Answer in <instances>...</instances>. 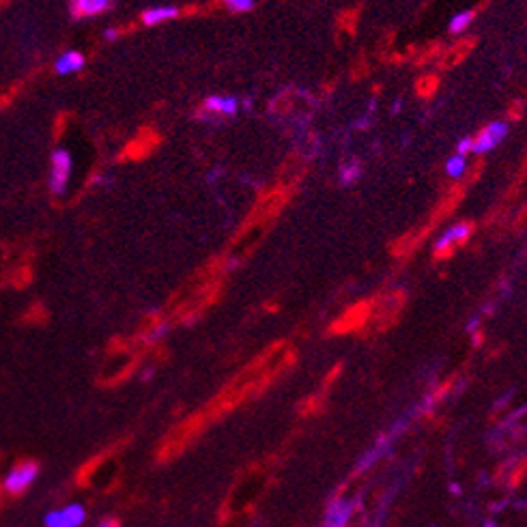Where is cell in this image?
Returning <instances> with one entry per match:
<instances>
[{
    "label": "cell",
    "instance_id": "obj_11",
    "mask_svg": "<svg viewBox=\"0 0 527 527\" xmlns=\"http://www.w3.org/2000/svg\"><path fill=\"white\" fill-rule=\"evenodd\" d=\"M471 20H473V13H471V11H463V13L455 15V17H452V22H450V33H461V31H465V29L469 26Z\"/></svg>",
    "mask_w": 527,
    "mask_h": 527
},
{
    "label": "cell",
    "instance_id": "obj_3",
    "mask_svg": "<svg viewBox=\"0 0 527 527\" xmlns=\"http://www.w3.org/2000/svg\"><path fill=\"white\" fill-rule=\"evenodd\" d=\"M506 136H508V125L506 123H501V121L491 123L480 132V136L471 142V153H478V155L489 153V151H493Z\"/></svg>",
    "mask_w": 527,
    "mask_h": 527
},
{
    "label": "cell",
    "instance_id": "obj_15",
    "mask_svg": "<svg viewBox=\"0 0 527 527\" xmlns=\"http://www.w3.org/2000/svg\"><path fill=\"white\" fill-rule=\"evenodd\" d=\"M97 527H119V523L116 521H104V523H99Z\"/></svg>",
    "mask_w": 527,
    "mask_h": 527
},
{
    "label": "cell",
    "instance_id": "obj_8",
    "mask_svg": "<svg viewBox=\"0 0 527 527\" xmlns=\"http://www.w3.org/2000/svg\"><path fill=\"white\" fill-rule=\"evenodd\" d=\"M179 15V9L177 7H170V5H160V7H153V9H146L142 13V22L146 24V26H155V24H162V22H168L172 17Z\"/></svg>",
    "mask_w": 527,
    "mask_h": 527
},
{
    "label": "cell",
    "instance_id": "obj_12",
    "mask_svg": "<svg viewBox=\"0 0 527 527\" xmlns=\"http://www.w3.org/2000/svg\"><path fill=\"white\" fill-rule=\"evenodd\" d=\"M224 5L235 13H243L254 7V0H224Z\"/></svg>",
    "mask_w": 527,
    "mask_h": 527
},
{
    "label": "cell",
    "instance_id": "obj_7",
    "mask_svg": "<svg viewBox=\"0 0 527 527\" xmlns=\"http://www.w3.org/2000/svg\"><path fill=\"white\" fill-rule=\"evenodd\" d=\"M205 110L220 116H231L237 112V99L235 97H209L205 102Z\"/></svg>",
    "mask_w": 527,
    "mask_h": 527
},
{
    "label": "cell",
    "instance_id": "obj_1",
    "mask_svg": "<svg viewBox=\"0 0 527 527\" xmlns=\"http://www.w3.org/2000/svg\"><path fill=\"white\" fill-rule=\"evenodd\" d=\"M71 168H73V162H71L69 151L56 148L52 158H49V190H52V194L56 196L65 194L71 179Z\"/></svg>",
    "mask_w": 527,
    "mask_h": 527
},
{
    "label": "cell",
    "instance_id": "obj_6",
    "mask_svg": "<svg viewBox=\"0 0 527 527\" xmlns=\"http://www.w3.org/2000/svg\"><path fill=\"white\" fill-rule=\"evenodd\" d=\"M82 67H84V56L80 52H63L54 63V69H56L59 75L75 73V71H80Z\"/></svg>",
    "mask_w": 527,
    "mask_h": 527
},
{
    "label": "cell",
    "instance_id": "obj_4",
    "mask_svg": "<svg viewBox=\"0 0 527 527\" xmlns=\"http://www.w3.org/2000/svg\"><path fill=\"white\" fill-rule=\"evenodd\" d=\"M86 519V512L80 504H69L59 510L47 512L45 527H80Z\"/></svg>",
    "mask_w": 527,
    "mask_h": 527
},
{
    "label": "cell",
    "instance_id": "obj_9",
    "mask_svg": "<svg viewBox=\"0 0 527 527\" xmlns=\"http://www.w3.org/2000/svg\"><path fill=\"white\" fill-rule=\"evenodd\" d=\"M469 233V226L467 224H457V226H450V229L437 239V250H443L448 245H455L459 241H463Z\"/></svg>",
    "mask_w": 527,
    "mask_h": 527
},
{
    "label": "cell",
    "instance_id": "obj_5",
    "mask_svg": "<svg viewBox=\"0 0 527 527\" xmlns=\"http://www.w3.org/2000/svg\"><path fill=\"white\" fill-rule=\"evenodd\" d=\"M112 7V0H71V13L75 17H95Z\"/></svg>",
    "mask_w": 527,
    "mask_h": 527
},
{
    "label": "cell",
    "instance_id": "obj_2",
    "mask_svg": "<svg viewBox=\"0 0 527 527\" xmlns=\"http://www.w3.org/2000/svg\"><path fill=\"white\" fill-rule=\"evenodd\" d=\"M37 473H39L37 463H33V461L20 463L17 467H13V469L7 473L5 489H7L9 493H13V495H17V493H22V491H26V489L35 482Z\"/></svg>",
    "mask_w": 527,
    "mask_h": 527
},
{
    "label": "cell",
    "instance_id": "obj_14",
    "mask_svg": "<svg viewBox=\"0 0 527 527\" xmlns=\"http://www.w3.org/2000/svg\"><path fill=\"white\" fill-rule=\"evenodd\" d=\"M116 35H119V31H114V29H108V31L104 33V37H106L108 41H112V39H114Z\"/></svg>",
    "mask_w": 527,
    "mask_h": 527
},
{
    "label": "cell",
    "instance_id": "obj_13",
    "mask_svg": "<svg viewBox=\"0 0 527 527\" xmlns=\"http://www.w3.org/2000/svg\"><path fill=\"white\" fill-rule=\"evenodd\" d=\"M471 138H465V140H461V144H459V155H465L467 151H471Z\"/></svg>",
    "mask_w": 527,
    "mask_h": 527
},
{
    "label": "cell",
    "instance_id": "obj_10",
    "mask_svg": "<svg viewBox=\"0 0 527 527\" xmlns=\"http://www.w3.org/2000/svg\"><path fill=\"white\" fill-rule=\"evenodd\" d=\"M467 170V160H465V155H452L450 160H448V164H445V172L450 174L452 179H459V177H463V172Z\"/></svg>",
    "mask_w": 527,
    "mask_h": 527
}]
</instances>
